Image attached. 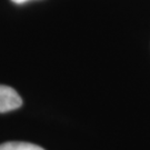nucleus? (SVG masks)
Returning <instances> with one entry per match:
<instances>
[{
	"label": "nucleus",
	"instance_id": "7ed1b4c3",
	"mask_svg": "<svg viewBox=\"0 0 150 150\" xmlns=\"http://www.w3.org/2000/svg\"><path fill=\"white\" fill-rule=\"evenodd\" d=\"M11 1H13L15 4H23V2H26L28 0H11Z\"/></svg>",
	"mask_w": 150,
	"mask_h": 150
},
{
	"label": "nucleus",
	"instance_id": "f257e3e1",
	"mask_svg": "<svg viewBox=\"0 0 150 150\" xmlns=\"http://www.w3.org/2000/svg\"><path fill=\"white\" fill-rule=\"evenodd\" d=\"M21 105V98L13 88L0 85V112L18 109Z\"/></svg>",
	"mask_w": 150,
	"mask_h": 150
},
{
	"label": "nucleus",
	"instance_id": "f03ea898",
	"mask_svg": "<svg viewBox=\"0 0 150 150\" xmlns=\"http://www.w3.org/2000/svg\"><path fill=\"white\" fill-rule=\"evenodd\" d=\"M0 150H45L40 146L33 145L30 142L21 141H10L0 145Z\"/></svg>",
	"mask_w": 150,
	"mask_h": 150
}]
</instances>
